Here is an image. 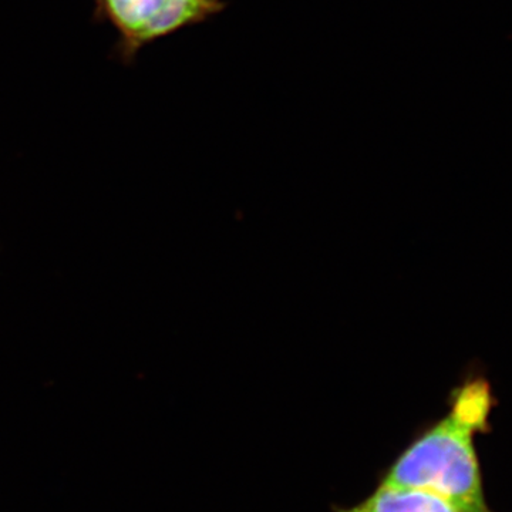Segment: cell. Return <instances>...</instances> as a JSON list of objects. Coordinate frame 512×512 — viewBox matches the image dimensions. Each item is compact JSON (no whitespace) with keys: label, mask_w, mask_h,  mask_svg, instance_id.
<instances>
[{"label":"cell","mask_w":512,"mask_h":512,"mask_svg":"<svg viewBox=\"0 0 512 512\" xmlns=\"http://www.w3.org/2000/svg\"><path fill=\"white\" fill-rule=\"evenodd\" d=\"M96 12L119 35L120 57L133 60L144 46L200 25L227 8L225 0H94Z\"/></svg>","instance_id":"2"},{"label":"cell","mask_w":512,"mask_h":512,"mask_svg":"<svg viewBox=\"0 0 512 512\" xmlns=\"http://www.w3.org/2000/svg\"><path fill=\"white\" fill-rule=\"evenodd\" d=\"M490 384L468 380L454 390L447 416L424 430L380 477L382 485L440 495L460 512H494L485 498L474 436L488 431Z\"/></svg>","instance_id":"1"},{"label":"cell","mask_w":512,"mask_h":512,"mask_svg":"<svg viewBox=\"0 0 512 512\" xmlns=\"http://www.w3.org/2000/svg\"><path fill=\"white\" fill-rule=\"evenodd\" d=\"M335 512H460L453 504L430 491L379 484L369 497Z\"/></svg>","instance_id":"3"}]
</instances>
